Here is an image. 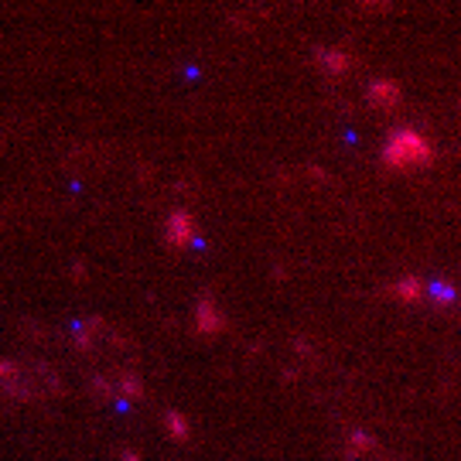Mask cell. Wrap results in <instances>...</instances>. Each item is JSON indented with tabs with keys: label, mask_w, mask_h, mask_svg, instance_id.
<instances>
[{
	"label": "cell",
	"mask_w": 461,
	"mask_h": 461,
	"mask_svg": "<svg viewBox=\"0 0 461 461\" xmlns=\"http://www.w3.org/2000/svg\"><path fill=\"white\" fill-rule=\"evenodd\" d=\"M318 62L324 65L328 75H341V72H349V55H341V51H318Z\"/></svg>",
	"instance_id": "277c9868"
},
{
	"label": "cell",
	"mask_w": 461,
	"mask_h": 461,
	"mask_svg": "<svg viewBox=\"0 0 461 461\" xmlns=\"http://www.w3.org/2000/svg\"><path fill=\"white\" fill-rule=\"evenodd\" d=\"M393 294H396V297H403V301H417V297L424 294V287H420L417 280H403V284H396V287H393Z\"/></svg>",
	"instance_id": "5b68a950"
},
{
	"label": "cell",
	"mask_w": 461,
	"mask_h": 461,
	"mask_svg": "<svg viewBox=\"0 0 461 461\" xmlns=\"http://www.w3.org/2000/svg\"><path fill=\"white\" fill-rule=\"evenodd\" d=\"M430 294H434V301H438V304H451V301H455V290L447 287V284H434V287H430Z\"/></svg>",
	"instance_id": "8992f818"
},
{
	"label": "cell",
	"mask_w": 461,
	"mask_h": 461,
	"mask_svg": "<svg viewBox=\"0 0 461 461\" xmlns=\"http://www.w3.org/2000/svg\"><path fill=\"white\" fill-rule=\"evenodd\" d=\"M383 161H386V168L400 171V174L424 171V168H430V161H434V147H430L427 137H420L417 130L403 127V130H396V134L386 140Z\"/></svg>",
	"instance_id": "6da1fadb"
},
{
	"label": "cell",
	"mask_w": 461,
	"mask_h": 461,
	"mask_svg": "<svg viewBox=\"0 0 461 461\" xmlns=\"http://www.w3.org/2000/svg\"><path fill=\"white\" fill-rule=\"evenodd\" d=\"M202 311H205V314H208V318H212V314H216V307L208 304V301H205V304H202ZM198 328H205V332H216V328H219V324H216V322H205V324H198Z\"/></svg>",
	"instance_id": "52a82bcc"
},
{
	"label": "cell",
	"mask_w": 461,
	"mask_h": 461,
	"mask_svg": "<svg viewBox=\"0 0 461 461\" xmlns=\"http://www.w3.org/2000/svg\"><path fill=\"white\" fill-rule=\"evenodd\" d=\"M369 96H373L376 106H396L400 102V85L393 79H379V83L369 85Z\"/></svg>",
	"instance_id": "3957f363"
},
{
	"label": "cell",
	"mask_w": 461,
	"mask_h": 461,
	"mask_svg": "<svg viewBox=\"0 0 461 461\" xmlns=\"http://www.w3.org/2000/svg\"><path fill=\"white\" fill-rule=\"evenodd\" d=\"M195 222H191V216L188 212H174L168 219V243L174 246V250H181V246H188L191 239H195Z\"/></svg>",
	"instance_id": "7a4b0ae2"
}]
</instances>
